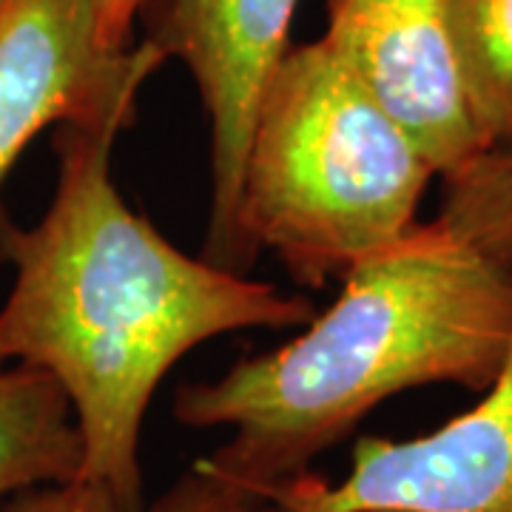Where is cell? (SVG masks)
I'll return each mask as SVG.
<instances>
[{
    "label": "cell",
    "mask_w": 512,
    "mask_h": 512,
    "mask_svg": "<svg viewBox=\"0 0 512 512\" xmlns=\"http://www.w3.org/2000/svg\"><path fill=\"white\" fill-rule=\"evenodd\" d=\"M80 433L60 384L29 365L0 367V507L80 473Z\"/></svg>",
    "instance_id": "obj_8"
},
{
    "label": "cell",
    "mask_w": 512,
    "mask_h": 512,
    "mask_svg": "<svg viewBox=\"0 0 512 512\" xmlns=\"http://www.w3.org/2000/svg\"><path fill=\"white\" fill-rule=\"evenodd\" d=\"M510 342V265L439 220L416 222L350 268L339 299L291 342L180 387L174 419L231 433L191 470L256 504L404 390H484Z\"/></svg>",
    "instance_id": "obj_2"
},
{
    "label": "cell",
    "mask_w": 512,
    "mask_h": 512,
    "mask_svg": "<svg viewBox=\"0 0 512 512\" xmlns=\"http://www.w3.org/2000/svg\"><path fill=\"white\" fill-rule=\"evenodd\" d=\"M259 512H512V342L470 410L413 439L365 436L339 481L302 473Z\"/></svg>",
    "instance_id": "obj_4"
},
{
    "label": "cell",
    "mask_w": 512,
    "mask_h": 512,
    "mask_svg": "<svg viewBox=\"0 0 512 512\" xmlns=\"http://www.w3.org/2000/svg\"><path fill=\"white\" fill-rule=\"evenodd\" d=\"M436 168L322 40L288 46L256 100L239 231L325 288L404 237Z\"/></svg>",
    "instance_id": "obj_3"
},
{
    "label": "cell",
    "mask_w": 512,
    "mask_h": 512,
    "mask_svg": "<svg viewBox=\"0 0 512 512\" xmlns=\"http://www.w3.org/2000/svg\"><path fill=\"white\" fill-rule=\"evenodd\" d=\"M436 220L512 268V146L490 148L444 177Z\"/></svg>",
    "instance_id": "obj_10"
},
{
    "label": "cell",
    "mask_w": 512,
    "mask_h": 512,
    "mask_svg": "<svg viewBox=\"0 0 512 512\" xmlns=\"http://www.w3.org/2000/svg\"><path fill=\"white\" fill-rule=\"evenodd\" d=\"M319 40L416 140L439 177L487 151L467 109L447 0H328Z\"/></svg>",
    "instance_id": "obj_7"
},
{
    "label": "cell",
    "mask_w": 512,
    "mask_h": 512,
    "mask_svg": "<svg viewBox=\"0 0 512 512\" xmlns=\"http://www.w3.org/2000/svg\"><path fill=\"white\" fill-rule=\"evenodd\" d=\"M123 123L57 126V183L35 225L0 214L12 288L0 305V367L29 365L66 393L80 473L126 512L143 510L140 436L165 373L217 336L302 328L311 299L188 256L111 177Z\"/></svg>",
    "instance_id": "obj_1"
},
{
    "label": "cell",
    "mask_w": 512,
    "mask_h": 512,
    "mask_svg": "<svg viewBox=\"0 0 512 512\" xmlns=\"http://www.w3.org/2000/svg\"><path fill=\"white\" fill-rule=\"evenodd\" d=\"M0 512H126L103 487L72 478L63 484H43L26 493L12 495ZM140 512H259L254 501L220 487L217 481L188 470L174 490Z\"/></svg>",
    "instance_id": "obj_11"
},
{
    "label": "cell",
    "mask_w": 512,
    "mask_h": 512,
    "mask_svg": "<svg viewBox=\"0 0 512 512\" xmlns=\"http://www.w3.org/2000/svg\"><path fill=\"white\" fill-rule=\"evenodd\" d=\"M470 120L484 148L512 146V0H447Z\"/></svg>",
    "instance_id": "obj_9"
},
{
    "label": "cell",
    "mask_w": 512,
    "mask_h": 512,
    "mask_svg": "<svg viewBox=\"0 0 512 512\" xmlns=\"http://www.w3.org/2000/svg\"><path fill=\"white\" fill-rule=\"evenodd\" d=\"M148 0H92L100 37L111 49L134 43V23L143 15Z\"/></svg>",
    "instance_id": "obj_12"
},
{
    "label": "cell",
    "mask_w": 512,
    "mask_h": 512,
    "mask_svg": "<svg viewBox=\"0 0 512 512\" xmlns=\"http://www.w3.org/2000/svg\"><path fill=\"white\" fill-rule=\"evenodd\" d=\"M165 60L151 37L106 46L92 0H0V180L46 128L131 126Z\"/></svg>",
    "instance_id": "obj_5"
},
{
    "label": "cell",
    "mask_w": 512,
    "mask_h": 512,
    "mask_svg": "<svg viewBox=\"0 0 512 512\" xmlns=\"http://www.w3.org/2000/svg\"><path fill=\"white\" fill-rule=\"evenodd\" d=\"M299 0H148V35L180 60L211 126V220L202 256L245 271L256 256L239 231V185L256 100L291 46Z\"/></svg>",
    "instance_id": "obj_6"
}]
</instances>
